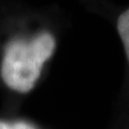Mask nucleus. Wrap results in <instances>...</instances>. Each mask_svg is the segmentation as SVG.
I'll return each mask as SVG.
<instances>
[{"label":"nucleus","instance_id":"nucleus-3","mask_svg":"<svg viewBox=\"0 0 129 129\" xmlns=\"http://www.w3.org/2000/svg\"><path fill=\"white\" fill-rule=\"evenodd\" d=\"M10 129H35L31 125L27 124V123H23V122H18L13 124L12 126H10Z\"/></svg>","mask_w":129,"mask_h":129},{"label":"nucleus","instance_id":"nucleus-2","mask_svg":"<svg viewBox=\"0 0 129 129\" xmlns=\"http://www.w3.org/2000/svg\"><path fill=\"white\" fill-rule=\"evenodd\" d=\"M117 31L122 39L127 59L129 61V9L119 15L117 19Z\"/></svg>","mask_w":129,"mask_h":129},{"label":"nucleus","instance_id":"nucleus-1","mask_svg":"<svg viewBox=\"0 0 129 129\" xmlns=\"http://www.w3.org/2000/svg\"><path fill=\"white\" fill-rule=\"evenodd\" d=\"M56 46L54 36L47 31L30 40L14 39L7 44L0 66V75L12 90L28 92L41 75L43 64L52 57Z\"/></svg>","mask_w":129,"mask_h":129},{"label":"nucleus","instance_id":"nucleus-4","mask_svg":"<svg viewBox=\"0 0 129 129\" xmlns=\"http://www.w3.org/2000/svg\"><path fill=\"white\" fill-rule=\"evenodd\" d=\"M0 129H10V126L3 122H0Z\"/></svg>","mask_w":129,"mask_h":129}]
</instances>
